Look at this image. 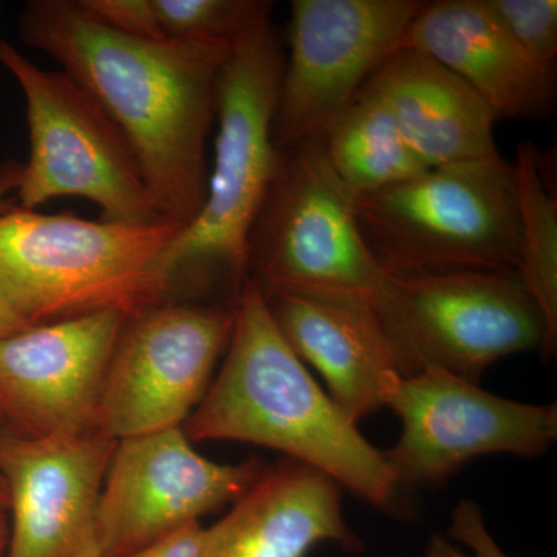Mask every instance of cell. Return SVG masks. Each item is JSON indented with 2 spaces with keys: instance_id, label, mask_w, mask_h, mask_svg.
<instances>
[{
  "instance_id": "20",
  "label": "cell",
  "mask_w": 557,
  "mask_h": 557,
  "mask_svg": "<svg viewBox=\"0 0 557 557\" xmlns=\"http://www.w3.org/2000/svg\"><path fill=\"white\" fill-rule=\"evenodd\" d=\"M515 168L520 220V269L528 292L545 319L542 357L557 346V200L545 182L544 157L531 143H520Z\"/></svg>"
},
{
  "instance_id": "26",
  "label": "cell",
  "mask_w": 557,
  "mask_h": 557,
  "mask_svg": "<svg viewBox=\"0 0 557 557\" xmlns=\"http://www.w3.org/2000/svg\"><path fill=\"white\" fill-rule=\"evenodd\" d=\"M21 170L22 163H17V161H9L0 166V214H5L11 209L20 207L16 197H10L9 194L11 190L17 189Z\"/></svg>"
},
{
  "instance_id": "28",
  "label": "cell",
  "mask_w": 557,
  "mask_h": 557,
  "mask_svg": "<svg viewBox=\"0 0 557 557\" xmlns=\"http://www.w3.org/2000/svg\"><path fill=\"white\" fill-rule=\"evenodd\" d=\"M10 542V523L7 519V512L0 509V557L5 555Z\"/></svg>"
},
{
  "instance_id": "5",
  "label": "cell",
  "mask_w": 557,
  "mask_h": 557,
  "mask_svg": "<svg viewBox=\"0 0 557 557\" xmlns=\"http://www.w3.org/2000/svg\"><path fill=\"white\" fill-rule=\"evenodd\" d=\"M284 65L269 21L234 44L220 70L214 166L203 208L164 255L172 285L185 273L222 274L239 292L247 282L249 231L276 170L271 127Z\"/></svg>"
},
{
  "instance_id": "18",
  "label": "cell",
  "mask_w": 557,
  "mask_h": 557,
  "mask_svg": "<svg viewBox=\"0 0 557 557\" xmlns=\"http://www.w3.org/2000/svg\"><path fill=\"white\" fill-rule=\"evenodd\" d=\"M364 87L391 110L428 170L498 153L493 109L456 73L420 51L398 50Z\"/></svg>"
},
{
  "instance_id": "10",
  "label": "cell",
  "mask_w": 557,
  "mask_h": 557,
  "mask_svg": "<svg viewBox=\"0 0 557 557\" xmlns=\"http://www.w3.org/2000/svg\"><path fill=\"white\" fill-rule=\"evenodd\" d=\"M421 7L418 0H293L274 148L319 137L403 49Z\"/></svg>"
},
{
  "instance_id": "30",
  "label": "cell",
  "mask_w": 557,
  "mask_h": 557,
  "mask_svg": "<svg viewBox=\"0 0 557 557\" xmlns=\"http://www.w3.org/2000/svg\"><path fill=\"white\" fill-rule=\"evenodd\" d=\"M97 557H101V556H97Z\"/></svg>"
},
{
  "instance_id": "7",
  "label": "cell",
  "mask_w": 557,
  "mask_h": 557,
  "mask_svg": "<svg viewBox=\"0 0 557 557\" xmlns=\"http://www.w3.org/2000/svg\"><path fill=\"white\" fill-rule=\"evenodd\" d=\"M0 64L20 84L27 112L30 157L17 182L21 208L81 197L108 222L163 220L126 135L86 87L64 70L40 69L7 40L0 42Z\"/></svg>"
},
{
  "instance_id": "25",
  "label": "cell",
  "mask_w": 557,
  "mask_h": 557,
  "mask_svg": "<svg viewBox=\"0 0 557 557\" xmlns=\"http://www.w3.org/2000/svg\"><path fill=\"white\" fill-rule=\"evenodd\" d=\"M203 541L205 528L193 522L124 557H201Z\"/></svg>"
},
{
  "instance_id": "12",
  "label": "cell",
  "mask_w": 557,
  "mask_h": 557,
  "mask_svg": "<svg viewBox=\"0 0 557 557\" xmlns=\"http://www.w3.org/2000/svg\"><path fill=\"white\" fill-rule=\"evenodd\" d=\"M267 467L259 458L222 465L201 457L183 428L119 440L100 505L102 557H124L201 516L234 504Z\"/></svg>"
},
{
  "instance_id": "22",
  "label": "cell",
  "mask_w": 557,
  "mask_h": 557,
  "mask_svg": "<svg viewBox=\"0 0 557 557\" xmlns=\"http://www.w3.org/2000/svg\"><path fill=\"white\" fill-rule=\"evenodd\" d=\"M528 60L555 78L557 58L556 0H486Z\"/></svg>"
},
{
  "instance_id": "14",
  "label": "cell",
  "mask_w": 557,
  "mask_h": 557,
  "mask_svg": "<svg viewBox=\"0 0 557 557\" xmlns=\"http://www.w3.org/2000/svg\"><path fill=\"white\" fill-rule=\"evenodd\" d=\"M126 321L100 311L0 341V424L36 438L101 429L102 387Z\"/></svg>"
},
{
  "instance_id": "4",
  "label": "cell",
  "mask_w": 557,
  "mask_h": 557,
  "mask_svg": "<svg viewBox=\"0 0 557 557\" xmlns=\"http://www.w3.org/2000/svg\"><path fill=\"white\" fill-rule=\"evenodd\" d=\"M359 230L394 277L520 269L515 168L500 153L357 196Z\"/></svg>"
},
{
  "instance_id": "17",
  "label": "cell",
  "mask_w": 557,
  "mask_h": 557,
  "mask_svg": "<svg viewBox=\"0 0 557 557\" xmlns=\"http://www.w3.org/2000/svg\"><path fill=\"white\" fill-rule=\"evenodd\" d=\"M265 299L289 348L318 370L330 397L354 423L386 406L401 375L372 310L306 296Z\"/></svg>"
},
{
  "instance_id": "21",
  "label": "cell",
  "mask_w": 557,
  "mask_h": 557,
  "mask_svg": "<svg viewBox=\"0 0 557 557\" xmlns=\"http://www.w3.org/2000/svg\"><path fill=\"white\" fill-rule=\"evenodd\" d=\"M161 38L233 47L271 21L267 0H152Z\"/></svg>"
},
{
  "instance_id": "29",
  "label": "cell",
  "mask_w": 557,
  "mask_h": 557,
  "mask_svg": "<svg viewBox=\"0 0 557 557\" xmlns=\"http://www.w3.org/2000/svg\"><path fill=\"white\" fill-rule=\"evenodd\" d=\"M0 509L5 512L9 511V494H7V486L2 475H0Z\"/></svg>"
},
{
  "instance_id": "23",
  "label": "cell",
  "mask_w": 557,
  "mask_h": 557,
  "mask_svg": "<svg viewBox=\"0 0 557 557\" xmlns=\"http://www.w3.org/2000/svg\"><path fill=\"white\" fill-rule=\"evenodd\" d=\"M448 536H431L424 557H508L487 530L482 508L475 502H458L450 516Z\"/></svg>"
},
{
  "instance_id": "15",
  "label": "cell",
  "mask_w": 557,
  "mask_h": 557,
  "mask_svg": "<svg viewBox=\"0 0 557 557\" xmlns=\"http://www.w3.org/2000/svg\"><path fill=\"white\" fill-rule=\"evenodd\" d=\"M403 49L456 73L497 120L544 119L555 108L556 78L528 60L486 0L423 2Z\"/></svg>"
},
{
  "instance_id": "19",
  "label": "cell",
  "mask_w": 557,
  "mask_h": 557,
  "mask_svg": "<svg viewBox=\"0 0 557 557\" xmlns=\"http://www.w3.org/2000/svg\"><path fill=\"white\" fill-rule=\"evenodd\" d=\"M319 138L330 166L354 197L394 188L428 171L391 110L366 87Z\"/></svg>"
},
{
  "instance_id": "24",
  "label": "cell",
  "mask_w": 557,
  "mask_h": 557,
  "mask_svg": "<svg viewBox=\"0 0 557 557\" xmlns=\"http://www.w3.org/2000/svg\"><path fill=\"white\" fill-rule=\"evenodd\" d=\"M81 9L110 30L135 38L163 39L152 0H78Z\"/></svg>"
},
{
  "instance_id": "3",
  "label": "cell",
  "mask_w": 557,
  "mask_h": 557,
  "mask_svg": "<svg viewBox=\"0 0 557 557\" xmlns=\"http://www.w3.org/2000/svg\"><path fill=\"white\" fill-rule=\"evenodd\" d=\"M182 226L124 225L16 207L0 214V302L27 327L166 302L164 255Z\"/></svg>"
},
{
  "instance_id": "13",
  "label": "cell",
  "mask_w": 557,
  "mask_h": 557,
  "mask_svg": "<svg viewBox=\"0 0 557 557\" xmlns=\"http://www.w3.org/2000/svg\"><path fill=\"white\" fill-rule=\"evenodd\" d=\"M116 445L102 429L36 438L0 424L11 512L7 557L101 556L98 505Z\"/></svg>"
},
{
  "instance_id": "8",
  "label": "cell",
  "mask_w": 557,
  "mask_h": 557,
  "mask_svg": "<svg viewBox=\"0 0 557 557\" xmlns=\"http://www.w3.org/2000/svg\"><path fill=\"white\" fill-rule=\"evenodd\" d=\"M375 314L403 379L437 368L478 383L498 359L542 354L547 339L516 270L388 276Z\"/></svg>"
},
{
  "instance_id": "1",
  "label": "cell",
  "mask_w": 557,
  "mask_h": 557,
  "mask_svg": "<svg viewBox=\"0 0 557 557\" xmlns=\"http://www.w3.org/2000/svg\"><path fill=\"white\" fill-rule=\"evenodd\" d=\"M20 36L97 98L137 157L163 220L186 228L203 208L220 70L233 47L146 39L104 27L78 0H32Z\"/></svg>"
},
{
  "instance_id": "6",
  "label": "cell",
  "mask_w": 557,
  "mask_h": 557,
  "mask_svg": "<svg viewBox=\"0 0 557 557\" xmlns=\"http://www.w3.org/2000/svg\"><path fill=\"white\" fill-rule=\"evenodd\" d=\"M247 277L265 296L338 300L375 313L388 274L366 245L354 194L330 166L321 138L277 150L249 231Z\"/></svg>"
},
{
  "instance_id": "9",
  "label": "cell",
  "mask_w": 557,
  "mask_h": 557,
  "mask_svg": "<svg viewBox=\"0 0 557 557\" xmlns=\"http://www.w3.org/2000/svg\"><path fill=\"white\" fill-rule=\"evenodd\" d=\"M384 408L401 421L397 443L383 450L398 490L438 485L483 456L541 457L557 440L556 405L502 398L437 368L399 376Z\"/></svg>"
},
{
  "instance_id": "11",
  "label": "cell",
  "mask_w": 557,
  "mask_h": 557,
  "mask_svg": "<svg viewBox=\"0 0 557 557\" xmlns=\"http://www.w3.org/2000/svg\"><path fill=\"white\" fill-rule=\"evenodd\" d=\"M236 306L163 302L129 318L102 387L100 428L123 440L183 428L228 347Z\"/></svg>"
},
{
  "instance_id": "2",
  "label": "cell",
  "mask_w": 557,
  "mask_h": 557,
  "mask_svg": "<svg viewBox=\"0 0 557 557\" xmlns=\"http://www.w3.org/2000/svg\"><path fill=\"white\" fill-rule=\"evenodd\" d=\"M225 354L218 379L183 424L189 442L226 440L276 449L373 507L397 508L399 490L383 450L362 437L296 357L255 282L240 289Z\"/></svg>"
},
{
  "instance_id": "27",
  "label": "cell",
  "mask_w": 557,
  "mask_h": 557,
  "mask_svg": "<svg viewBox=\"0 0 557 557\" xmlns=\"http://www.w3.org/2000/svg\"><path fill=\"white\" fill-rule=\"evenodd\" d=\"M25 329H28L27 325L0 302V341L9 338V336Z\"/></svg>"
},
{
  "instance_id": "16",
  "label": "cell",
  "mask_w": 557,
  "mask_h": 557,
  "mask_svg": "<svg viewBox=\"0 0 557 557\" xmlns=\"http://www.w3.org/2000/svg\"><path fill=\"white\" fill-rule=\"evenodd\" d=\"M324 542L348 553L364 548L344 518L338 483L284 458L205 530L201 557H306Z\"/></svg>"
}]
</instances>
